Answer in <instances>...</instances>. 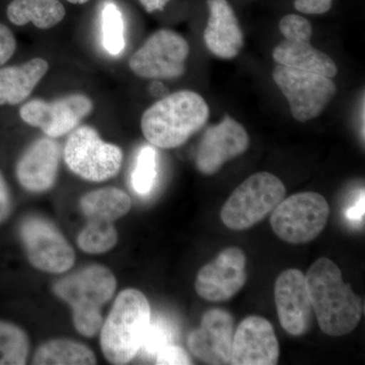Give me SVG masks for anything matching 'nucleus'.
I'll return each instance as SVG.
<instances>
[{
	"label": "nucleus",
	"mask_w": 365,
	"mask_h": 365,
	"mask_svg": "<svg viewBox=\"0 0 365 365\" xmlns=\"http://www.w3.org/2000/svg\"><path fill=\"white\" fill-rule=\"evenodd\" d=\"M209 18L204 41L209 51L222 59H232L241 51L244 35L234 9L227 0H207Z\"/></svg>",
	"instance_id": "19"
},
{
	"label": "nucleus",
	"mask_w": 365,
	"mask_h": 365,
	"mask_svg": "<svg viewBox=\"0 0 365 365\" xmlns=\"http://www.w3.org/2000/svg\"><path fill=\"white\" fill-rule=\"evenodd\" d=\"M188 42L172 30L158 31L129 59V67L139 78L172 79L185 72Z\"/></svg>",
	"instance_id": "11"
},
{
	"label": "nucleus",
	"mask_w": 365,
	"mask_h": 365,
	"mask_svg": "<svg viewBox=\"0 0 365 365\" xmlns=\"http://www.w3.org/2000/svg\"><path fill=\"white\" fill-rule=\"evenodd\" d=\"M364 215V193L362 192L359 200L346 211V217L352 222H360Z\"/></svg>",
	"instance_id": "33"
},
{
	"label": "nucleus",
	"mask_w": 365,
	"mask_h": 365,
	"mask_svg": "<svg viewBox=\"0 0 365 365\" xmlns=\"http://www.w3.org/2000/svg\"><path fill=\"white\" fill-rule=\"evenodd\" d=\"M234 318L222 309H211L203 314L200 327L190 334L191 352L209 364H230Z\"/></svg>",
	"instance_id": "17"
},
{
	"label": "nucleus",
	"mask_w": 365,
	"mask_h": 365,
	"mask_svg": "<svg viewBox=\"0 0 365 365\" xmlns=\"http://www.w3.org/2000/svg\"><path fill=\"white\" fill-rule=\"evenodd\" d=\"M279 343L268 319L248 317L234 334L230 364L275 365L279 359Z\"/></svg>",
	"instance_id": "16"
},
{
	"label": "nucleus",
	"mask_w": 365,
	"mask_h": 365,
	"mask_svg": "<svg viewBox=\"0 0 365 365\" xmlns=\"http://www.w3.org/2000/svg\"><path fill=\"white\" fill-rule=\"evenodd\" d=\"M6 16L14 25L32 23L41 30H48L64 20L66 11L60 0H13Z\"/></svg>",
	"instance_id": "21"
},
{
	"label": "nucleus",
	"mask_w": 365,
	"mask_h": 365,
	"mask_svg": "<svg viewBox=\"0 0 365 365\" xmlns=\"http://www.w3.org/2000/svg\"><path fill=\"white\" fill-rule=\"evenodd\" d=\"M170 1V0H139L141 6L148 14L163 11Z\"/></svg>",
	"instance_id": "34"
},
{
	"label": "nucleus",
	"mask_w": 365,
	"mask_h": 365,
	"mask_svg": "<svg viewBox=\"0 0 365 365\" xmlns=\"http://www.w3.org/2000/svg\"><path fill=\"white\" fill-rule=\"evenodd\" d=\"M20 237L31 265L43 272H67L76 263V253L58 227L39 215L26 216Z\"/></svg>",
	"instance_id": "8"
},
{
	"label": "nucleus",
	"mask_w": 365,
	"mask_h": 365,
	"mask_svg": "<svg viewBox=\"0 0 365 365\" xmlns=\"http://www.w3.org/2000/svg\"><path fill=\"white\" fill-rule=\"evenodd\" d=\"M274 297L282 328L292 336L306 334L314 313L306 275L297 269L283 271L276 280Z\"/></svg>",
	"instance_id": "14"
},
{
	"label": "nucleus",
	"mask_w": 365,
	"mask_h": 365,
	"mask_svg": "<svg viewBox=\"0 0 365 365\" xmlns=\"http://www.w3.org/2000/svg\"><path fill=\"white\" fill-rule=\"evenodd\" d=\"M44 58H33L21 66L0 68V106L19 105L32 95L49 71Z\"/></svg>",
	"instance_id": "20"
},
{
	"label": "nucleus",
	"mask_w": 365,
	"mask_h": 365,
	"mask_svg": "<svg viewBox=\"0 0 365 365\" xmlns=\"http://www.w3.org/2000/svg\"><path fill=\"white\" fill-rule=\"evenodd\" d=\"M30 352L28 334L11 322L0 319V365H24Z\"/></svg>",
	"instance_id": "24"
},
{
	"label": "nucleus",
	"mask_w": 365,
	"mask_h": 365,
	"mask_svg": "<svg viewBox=\"0 0 365 365\" xmlns=\"http://www.w3.org/2000/svg\"><path fill=\"white\" fill-rule=\"evenodd\" d=\"M116 288V277L110 269L90 265L55 282L53 292L71 307L76 331L91 338L100 332L104 322L101 311Z\"/></svg>",
	"instance_id": "3"
},
{
	"label": "nucleus",
	"mask_w": 365,
	"mask_h": 365,
	"mask_svg": "<svg viewBox=\"0 0 365 365\" xmlns=\"http://www.w3.org/2000/svg\"><path fill=\"white\" fill-rule=\"evenodd\" d=\"M64 160L76 176L88 182H104L121 169L123 153L119 146L106 143L90 126L76 129L64 146Z\"/></svg>",
	"instance_id": "7"
},
{
	"label": "nucleus",
	"mask_w": 365,
	"mask_h": 365,
	"mask_svg": "<svg viewBox=\"0 0 365 365\" xmlns=\"http://www.w3.org/2000/svg\"><path fill=\"white\" fill-rule=\"evenodd\" d=\"M103 45L108 53L117 56L126 47L123 14L116 4L107 1L102 11Z\"/></svg>",
	"instance_id": "26"
},
{
	"label": "nucleus",
	"mask_w": 365,
	"mask_h": 365,
	"mask_svg": "<svg viewBox=\"0 0 365 365\" xmlns=\"http://www.w3.org/2000/svg\"><path fill=\"white\" fill-rule=\"evenodd\" d=\"M16 50V40L11 29L0 23V66L13 57Z\"/></svg>",
	"instance_id": "30"
},
{
	"label": "nucleus",
	"mask_w": 365,
	"mask_h": 365,
	"mask_svg": "<svg viewBox=\"0 0 365 365\" xmlns=\"http://www.w3.org/2000/svg\"><path fill=\"white\" fill-rule=\"evenodd\" d=\"M93 109V101L83 93H73L54 102L36 98L20 109L21 119L37 127L51 138H58L74 130Z\"/></svg>",
	"instance_id": "12"
},
{
	"label": "nucleus",
	"mask_w": 365,
	"mask_h": 365,
	"mask_svg": "<svg viewBox=\"0 0 365 365\" xmlns=\"http://www.w3.org/2000/svg\"><path fill=\"white\" fill-rule=\"evenodd\" d=\"M13 210V199L9 185L0 172V223L6 222Z\"/></svg>",
	"instance_id": "32"
},
{
	"label": "nucleus",
	"mask_w": 365,
	"mask_h": 365,
	"mask_svg": "<svg viewBox=\"0 0 365 365\" xmlns=\"http://www.w3.org/2000/svg\"><path fill=\"white\" fill-rule=\"evenodd\" d=\"M307 287L319 328L340 337L352 332L362 317L361 299L343 280L337 264L319 258L309 269Z\"/></svg>",
	"instance_id": "1"
},
{
	"label": "nucleus",
	"mask_w": 365,
	"mask_h": 365,
	"mask_svg": "<svg viewBox=\"0 0 365 365\" xmlns=\"http://www.w3.org/2000/svg\"><path fill=\"white\" fill-rule=\"evenodd\" d=\"M67 1L71 4H85L86 2L90 1V0H67Z\"/></svg>",
	"instance_id": "35"
},
{
	"label": "nucleus",
	"mask_w": 365,
	"mask_h": 365,
	"mask_svg": "<svg viewBox=\"0 0 365 365\" xmlns=\"http://www.w3.org/2000/svg\"><path fill=\"white\" fill-rule=\"evenodd\" d=\"M155 364L158 365H188L192 364L188 353L179 346L170 344L165 346L155 356Z\"/></svg>",
	"instance_id": "29"
},
{
	"label": "nucleus",
	"mask_w": 365,
	"mask_h": 365,
	"mask_svg": "<svg viewBox=\"0 0 365 365\" xmlns=\"http://www.w3.org/2000/svg\"><path fill=\"white\" fill-rule=\"evenodd\" d=\"M151 311L145 295L134 288L120 292L101 328V347L112 364H127L139 353L150 327Z\"/></svg>",
	"instance_id": "4"
},
{
	"label": "nucleus",
	"mask_w": 365,
	"mask_h": 365,
	"mask_svg": "<svg viewBox=\"0 0 365 365\" xmlns=\"http://www.w3.org/2000/svg\"><path fill=\"white\" fill-rule=\"evenodd\" d=\"M333 0H295L294 7L300 13L323 14L330 11Z\"/></svg>",
	"instance_id": "31"
},
{
	"label": "nucleus",
	"mask_w": 365,
	"mask_h": 365,
	"mask_svg": "<svg viewBox=\"0 0 365 365\" xmlns=\"http://www.w3.org/2000/svg\"><path fill=\"white\" fill-rule=\"evenodd\" d=\"M249 144L246 129L227 116L204 133L197 151V169L206 176L215 175L228 160L240 157L248 150Z\"/></svg>",
	"instance_id": "15"
},
{
	"label": "nucleus",
	"mask_w": 365,
	"mask_h": 365,
	"mask_svg": "<svg viewBox=\"0 0 365 365\" xmlns=\"http://www.w3.org/2000/svg\"><path fill=\"white\" fill-rule=\"evenodd\" d=\"M287 189L280 179L267 172L257 173L237 187L222 206L223 225L246 230L262 222L284 199Z\"/></svg>",
	"instance_id": "5"
},
{
	"label": "nucleus",
	"mask_w": 365,
	"mask_h": 365,
	"mask_svg": "<svg viewBox=\"0 0 365 365\" xmlns=\"http://www.w3.org/2000/svg\"><path fill=\"white\" fill-rule=\"evenodd\" d=\"M279 30L285 40L274 49L276 63L330 78L337 74V66L331 57L311 44L313 28L307 19L299 14H287L280 21Z\"/></svg>",
	"instance_id": "10"
},
{
	"label": "nucleus",
	"mask_w": 365,
	"mask_h": 365,
	"mask_svg": "<svg viewBox=\"0 0 365 365\" xmlns=\"http://www.w3.org/2000/svg\"><path fill=\"white\" fill-rule=\"evenodd\" d=\"M273 79L287 98L292 116L299 122L318 117L337 93L330 78L279 64L274 68Z\"/></svg>",
	"instance_id": "9"
},
{
	"label": "nucleus",
	"mask_w": 365,
	"mask_h": 365,
	"mask_svg": "<svg viewBox=\"0 0 365 365\" xmlns=\"http://www.w3.org/2000/svg\"><path fill=\"white\" fill-rule=\"evenodd\" d=\"M158 179V153L153 145H144L137 155L132 170L131 185L135 193L146 196L155 188Z\"/></svg>",
	"instance_id": "27"
},
{
	"label": "nucleus",
	"mask_w": 365,
	"mask_h": 365,
	"mask_svg": "<svg viewBox=\"0 0 365 365\" xmlns=\"http://www.w3.org/2000/svg\"><path fill=\"white\" fill-rule=\"evenodd\" d=\"M59 144L51 137L34 141L16 163V175L21 186L33 193H43L54 186L58 176Z\"/></svg>",
	"instance_id": "18"
},
{
	"label": "nucleus",
	"mask_w": 365,
	"mask_h": 365,
	"mask_svg": "<svg viewBox=\"0 0 365 365\" xmlns=\"http://www.w3.org/2000/svg\"><path fill=\"white\" fill-rule=\"evenodd\" d=\"M36 365L97 364V357L88 346L71 339L48 341L38 348L33 359Z\"/></svg>",
	"instance_id": "23"
},
{
	"label": "nucleus",
	"mask_w": 365,
	"mask_h": 365,
	"mask_svg": "<svg viewBox=\"0 0 365 365\" xmlns=\"http://www.w3.org/2000/svg\"><path fill=\"white\" fill-rule=\"evenodd\" d=\"M118 242V232L114 222L88 220V225L78 237L81 251L90 255H101L111 251Z\"/></svg>",
	"instance_id": "25"
},
{
	"label": "nucleus",
	"mask_w": 365,
	"mask_h": 365,
	"mask_svg": "<svg viewBox=\"0 0 365 365\" xmlns=\"http://www.w3.org/2000/svg\"><path fill=\"white\" fill-rule=\"evenodd\" d=\"M209 117V108L200 95L179 91L158 101L141 117V130L155 148H176L200 130Z\"/></svg>",
	"instance_id": "2"
},
{
	"label": "nucleus",
	"mask_w": 365,
	"mask_h": 365,
	"mask_svg": "<svg viewBox=\"0 0 365 365\" xmlns=\"http://www.w3.org/2000/svg\"><path fill=\"white\" fill-rule=\"evenodd\" d=\"M175 336L174 327L168 319L158 318L150 321L139 352L148 359H155L160 349L173 344Z\"/></svg>",
	"instance_id": "28"
},
{
	"label": "nucleus",
	"mask_w": 365,
	"mask_h": 365,
	"mask_svg": "<svg viewBox=\"0 0 365 365\" xmlns=\"http://www.w3.org/2000/svg\"><path fill=\"white\" fill-rule=\"evenodd\" d=\"M330 207L317 192H302L283 199L272 211L271 227L282 241L307 244L321 235L328 222Z\"/></svg>",
	"instance_id": "6"
},
{
	"label": "nucleus",
	"mask_w": 365,
	"mask_h": 365,
	"mask_svg": "<svg viewBox=\"0 0 365 365\" xmlns=\"http://www.w3.org/2000/svg\"><path fill=\"white\" fill-rule=\"evenodd\" d=\"M246 282V255L237 247H228L199 270L195 289L208 302H222L241 292Z\"/></svg>",
	"instance_id": "13"
},
{
	"label": "nucleus",
	"mask_w": 365,
	"mask_h": 365,
	"mask_svg": "<svg viewBox=\"0 0 365 365\" xmlns=\"http://www.w3.org/2000/svg\"><path fill=\"white\" fill-rule=\"evenodd\" d=\"M131 199L122 190L107 187L88 192L79 201L81 211L88 220L115 222L131 209Z\"/></svg>",
	"instance_id": "22"
}]
</instances>
